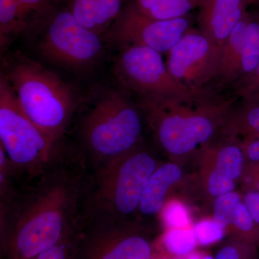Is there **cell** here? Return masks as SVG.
<instances>
[{"instance_id": "1", "label": "cell", "mask_w": 259, "mask_h": 259, "mask_svg": "<svg viewBox=\"0 0 259 259\" xmlns=\"http://www.w3.org/2000/svg\"><path fill=\"white\" fill-rule=\"evenodd\" d=\"M86 161L61 155L21 193L1 205L2 259H34L71 236L81 224Z\"/></svg>"}, {"instance_id": "2", "label": "cell", "mask_w": 259, "mask_h": 259, "mask_svg": "<svg viewBox=\"0 0 259 259\" xmlns=\"http://www.w3.org/2000/svg\"><path fill=\"white\" fill-rule=\"evenodd\" d=\"M87 184L81 220L88 223H123L139 208L145 189L156 170V161L134 149L97 167Z\"/></svg>"}, {"instance_id": "3", "label": "cell", "mask_w": 259, "mask_h": 259, "mask_svg": "<svg viewBox=\"0 0 259 259\" xmlns=\"http://www.w3.org/2000/svg\"><path fill=\"white\" fill-rule=\"evenodd\" d=\"M25 115L56 142L69 127L76 107L71 87L32 61L15 64L5 76Z\"/></svg>"}, {"instance_id": "4", "label": "cell", "mask_w": 259, "mask_h": 259, "mask_svg": "<svg viewBox=\"0 0 259 259\" xmlns=\"http://www.w3.org/2000/svg\"><path fill=\"white\" fill-rule=\"evenodd\" d=\"M0 146L9 158L15 176L28 182L61 156L57 142L25 115L14 92L2 75L0 80Z\"/></svg>"}, {"instance_id": "5", "label": "cell", "mask_w": 259, "mask_h": 259, "mask_svg": "<svg viewBox=\"0 0 259 259\" xmlns=\"http://www.w3.org/2000/svg\"><path fill=\"white\" fill-rule=\"evenodd\" d=\"M139 113L117 91L102 96L83 117L80 134L95 168L134 149L141 136Z\"/></svg>"}, {"instance_id": "6", "label": "cell", "mask_w": 259, "mask_h": 259, "mask_svg": "<svg viewBox=\"0 0 259 259\" xmlns=\"http://www.w3.org/2000/svg\"><path fill=\"white\" fill-rule=\"evenodd\" d=\"M117 79L140 97H160L194 100L203 97L175 79L161 53L142 46L122 47L114 67Z\"/></svg>"}, {"instance_id": "7", "label": "cell", "mask_w": 259, "mask_h": 259, "mask_svg": "<svg viewBox=\"0 0 259 259\" xmlns=\"http://www.w3.org/2000/svg\"><path fill=\"white\" fill-rule=\"evenodd\" d=\"M40 49L42 55L56 64L83 67L100 55L102 42L100 34L81 25L67 9L51 19Z\"/></svg>"}, {"instance_id": "8", "label": "cell", "mask_w": 259, "mask_h": 259, "mask_svg": "<svg viewBox=\"0 0 259 259\" xmlns=\"http://www.w3.org/2000/svg\"><path fill=\"white\" fill-rule=\"evenodd\" d=\"M74 259H153L151 242L123 223L81 221Z\"/></svg>"}, {"instance_id": "9", "label": "cell", "mask_w": 259, "mask_h": 259, "mask_svg": "<svg viewBox=\"0 0 259 259\" xmlns=\"http://www.w3.org/2000/svg\"><path fill=\"white\" fill-rule=\"evenodd\" d=\"M187 18L156 20L145 15L135 3L123 8L107 30V36L120 46H142L168 53L190 30Z\"/></svg>"}, {"instance_id": "10", "label": "cell", "mask_w": 259, "mask_h": 259, "mask_svg": "<svg viewBox=\"0 0 259 259\" xmlns=\"http://www.w3.org/2000/svg\"><path fill=\"white\" fill-rule=\"evenodd\" d=\"M221 51L203 34L189 30L167 53V69L177 81L202 91L217 76Z\"/></svg>"}, {"instance_id": "11", "label": "cell", "mask_w": 259, "mask_h": 259, "mask_svg": "<svg viewBox=\"0 0 259 259\" xmlns=\"http://www.w3.org/2000/svg\"><path fill=\"white\" fill-rule=\"evenodd\" d=\"M141 107L156 121L160 144L172 154H184L208 141L214 126L208 117L167 112L159 97H141Z\"/></svg>"}, {"instance_id": "12", "label": "cell", "mask_w": 259, "mask_h": 259, "mask_svg": "<svg viewBox=\"0 0 259 259\" xmlns=\"http://www.w3.org/2000/svg\"><path fill=\"white\" fill-rule=\"evenodd\" d=\"M245 0H199L198 25L201 33L220 49L243 18Z\"/></svg>"}, {"instance_id": "13", "label": "cell", "mask_w": 259, "mask_h": 259, "mask_svg": "<svg viewBox=\"0 0 259 259\" xmlns=\"http://www.w3.org/2000/svg\"><path fill=\"white\" fill-rule=\"evenodd\" d=\"M122 9V0H71L69 8L79 23L100 35L108 30Z\"/></svg>"}, {"instance_id": "14", "label": "cell", "mask_w": 259, "mask_h": 259, "mask_svg": "<svg viewBox=\"0 0 259 259\" xmlns=\"http://www.w3.org/2000/svg\"><path fill=\"white\" fill-rule=\"evenodd\" d=\"M180 167L167 163L155 170L148 181L139 204L140 212L144 215H154L164 204L167 192L174 184L180 180Z\"/></svg>"}, {"instance_id": "15", "label": "cell", "mask_w": 259, "mask_h": 259, "mask_svg": "<svg viewBox=\"0 0 259 259\" xmlns=\"http://www.w3.org/2000/svg\"><path fill=\"white\" fill-rule=\"evenodd\" d=\"M248 23L244 17L238 22L223 44L220 54L217 76L231 82L243 71V56Z\"/></svg>"}, {"instance_id": "16", "label": "cell", "mask_w": 259, "mask_h": 259, "mask_svg": "<svg viewBox=\"0 0 259 259\" xmlns=\"http://www.w3.org/2000/svg\"><path fill=\"white\" fill-rule=\"evenodd\" d=\"M199 0H135V4L145 15L156 20L184 18L198 6Z\"/></svg>"}, {"instance_id": "17", "label": "cell", "mask_w": 259, "mask_h": 259, "mask_svg": "<svg viewBox=\"0 0 259 259\" xmlns=\"http://www.w3.org/2000/svg\"><path fill=\"white\" fill-rule=\"evenodd\" d=\"M25 18L20 0H0L1 39L21 31L25 26Z\"/></svg>"}, {"instance_id": "18", "label": "cell", "mask_w": 259, "mask_h": 259, "mask_svg": "<svg viewBox=\"0 0 259 259\" xmlns=\"http://www.w3.org/2000/svg\"><path fill=\"white\" fill-rule=\"evenodd\" d=\"M242 165L243 156L239 148L228 146L220 151L214 171L227 178L236 180L241 175Z\"/></svg>"}, {"instance_id": "19", "label": "cell", "mask_w": 259, "mask_h": 259, "mask_svg": "<svg viewBox=\"0 0 259 259\" xmlns=\"http://www.w3.org/2000/svg\"><path fill=\"white\" fill-rule=\"evenodd\" d=\"M197 240L195 233L192 230H174L167 233L163 243L170 253L182 256L193 250Z\"/></svg>"}, {"instance_id": "20", "label": "cell", "mask_w": 259, "mask_h": 259, "mask_svg": "<svg viewBox=\"0 0 259 259\" xmlns=\"http://www.w3.org/2000/svg\"><path fill=\"white\" fill-rule=\"evenodd\" d=\"M259 65V24L248 23L243 56V72L251 73Z\"/></svg>"}, {"instance_id": "21", "label": "cell", "mask_w": 259, "mask_h": 259, "mask_svg": "<svg viewBox=\"0 0 259 259\" xmlns=\"http://www.w3.org/2000/svg\"><path fill=\"white\" fill-rule=\"evenodd\" d=\"M240 203L238 194L230 193L220 196L214 202V221L222 228L233 222V216Z\"/></svg>"}, {"instance_id": "22", "label": "cell", "mask_w": 259, "mask_h": 259, "mask_svg": "<svg viewBox=\"0 0 259 259\" xmlns=\"http://www.w3.org/2000/svg\"><path fill=\"white\" fill-rule=\"evenodd\" d=\"M78 229L64 241L44 250L34 259H74Z\"/></svg>"}, {"instance_id": "23", "label": "cell", "mask_w": 259, "mask_h": 259, "mask_svg": "<svg viewBox=\"0 0 259 259\" xmlns=\"http://www.w3.org/2000/svg\"><path fill=\"white\" fill-rule=\"evenodd\" d=\"M223 228L211 221L199 223L194 228L197 239L202 245H209L222 239Z\"/></svg>"}, {"instance_id": "24", "label": "cell", "mask_w": 259, "mask_h": 259, "mask_svg": "<svg viewBox=\"0 0 259 259\" xmlns=\"http://www.w3.org/2000/svg\"><path fill=\"white\" fill-rule=\"evenodd\" d=\"M166 224L171 228H182L189 224L187 209L179 202H171L166 206L163 212Z\"/></svg>"}, {"instance_id": "25", "label": "cell", "mask_w": 259, "mask_h": 259, "mask_svg": "<svg viewBox=\"0 0 259 259\" xmlns=\"http://www.w3.org/2000/svg\"><path fill=\"white\" fill-rule=\"evenodd\" d=\"M233 180L227 178L214 171L211 174L208 182V190L212 195L220 197L230 193L234 188Z\"/></svg>"}, {"instance_id": "26", "label": "cell", "mask_w": 259, "mask_h": 259, "mask_svg": "<svg viewBox=\"0 0 259 259\" xmlns=\"http://www.w3.org/2000/svg\"><path fill=\"white\" fill-rule=\"evenodd\" d=\"M232 223L242 231H249L253 228V218L246 205L241 202L238 204Z\"/></svg>"}, {"instance_id": "27", "label": "cell", "mask_w": 259, "mask_h": 259, "mask_svg": "<svg viewBox=\"0 0 259 259\" xmlns=\"http://www.w3.org/2000/svg\"><path fill=\"white\" fill-rule=\"evenodd\" d=\"M51 0H20L25 17L32 13H40L47 8Z\"/></svg>"}, {"instance_id": "28", "label": "cell", "mask_w": 259, "mask_h": 259, "mask_svg": "<svg viewBox=\"0 0 259 259\" xmlns=\"http://www.w3.org/2000/svg\"><path fill=\"white\" fill-rule=\"evenodd\" d=\"M245 204L253 221L259 223V192H250L245 197Z\"/></svg>"}, {"instance_id": "29", "label": "cell", "mask_w": 259, "mask_h": 259, "mask_svg": "<svg viewBox=\"0 0 259 259\" xmlns=\"http://www.w3.org/2000/svg\"><path fill=\"white\" fill-rule=\"evenodd\" d=\"M214 259H241L239 251L233 246H226L218 252Z\"/></svg>"}, {"instance_id": "30", "label": "cell", "mask_w": 259, "mask_h": 259, "mask_svg": "<svg viewBox=\"0 0 259 259\" xmlns=\"http://www.w3.org/2000/svg\"><path fill=\"white\" fill-rule=\"evenodd\" d=\"M249 125L259 133V107L252 109L248 115Z\"/></svg>"}, {"instance_id": "31", "label": "cell", "mask_w": 259, "mask_h": 259, "mask_svg": "<svg viewBox=\"0 0 259 259\" xmlns=\"http://www.w3.org/2000/svg\"><path fill=\"white\" fill-rule=\"evenodd\" d=\"M248 153V156L252 161H259V140L250 145Z\"/></svg>"}, {"instance_id": "32", "label": "cell", "mask_w": 259, "mask_h": 259, "mask_svg": "<svg viewBox=\"0 0 259 259\" xmlns=\"http://www.w3.org/2000/svg\"><path fill=\"white\" fill-rule=\"evenodd\" d=\"M187 259H214L212 257L209 256V255H206V256H202V255L199 254V253H194L188 257Z\"/></svg>"}, {"instance_id": "33", "label": "cell", "mask_w": 259, "mask_h": 259, "mask_svg": "<svg viewBox=\"0 0 259 259\" xmlns=\"http://www.w3.org/2000/svg\"><path fill=\"white\" fill-rule=\"evenodd\" d=\"M255 71H256L257 74H258V76H259V65L258 67H257V69H255Z\"/></svg>"}, {"instance_id": "34", "label": "cell", "mask_w": 259, "mask_h": 259, "mask_svg": "<svg viewBox=\"0 0 259 259\" xmlns=\"http://www.w3.org/2000/svg\"><path fill=\"white\" fill-rule=\"evenodd\" d=\"M258 187H259V185H258Z\"/></svg>"}]
</instances>
